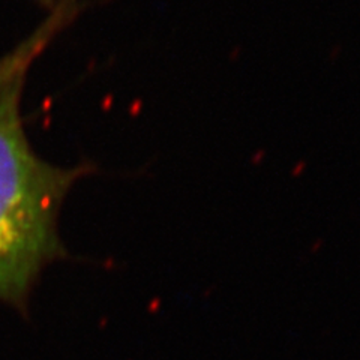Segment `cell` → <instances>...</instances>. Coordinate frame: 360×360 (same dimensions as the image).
<instances>
[{"instance_id": "cell-1", "label": "cell", "mask_w": 360, "mask_h": 360, "mask_svg": "<svg viewBox=\"0 0 360 360\" xmlns=\"http://www.w3.org/2000/svg\"><path fill=\"white\" fill-rule=\"evenodd\" d=\"M25 75L0 94V303L27 314L42 270L66 258L58 217L90 167L53 165L32 150L20 116Z\"/></svg>"}, {"instance_id": "cell-2", "label": "cell", "mask_w": 360, "mask_h": 360, "mask_svg": "<svg viewBox=\"0 0 360 360\" xmlns=\"http://www.w3.org/2000/svg\"><path fill=\"white\" fill-rule=\"evenodd\" d=\"M75 13L77 0H60L49 20L44 21L35 33L0 59V94L14 78L27 72L30 63L47 47L56 33L74 18Z\"/></svg>"}, {"instance_id": "cell-3", "label": "cell", "mask_w": 360, "mask_h": 360, "mask_svg": "<svg viewBox=\"0 0 360 360\" xmlns=\"http://www.w3.org/2000/svg\"><path fill=\"white\" fill-rule=\"evenodd\" d=\"M303 170H305V162H300L296 165V170L292 172V176H299L303 173Z\"/></svg>"}, {"instance_id": "cell-4", "label": "cell", "mask_w": 360, "mask_h": 360, "mask_svg": "<svg viewBox=\"0 0 360 360\" xmlns=\"http://www.w3.org/2000/svg\"><path fill=\"white\" fill-rule=\"evenodd\" d=\"M38 2L42 4L44 6H47V8H54L58 0H38Z\"/></svg>"}, {"instance_id": "cell-5", "label": "cell", "mask_w": 360, "mask_h": 360, "mask_svg": "<svg viewBox=\"0 0 360 360\" xmlns=\"http://www.w3.org/2000/svg\"><path fill=\"white\" fill-rule=\"evenodd\" d=\"M263 155H264V152H258L255 156L257 158H254V160H252V162H258V161H260L262 160V158H263Z\"/></svg>"}]
</instances>
